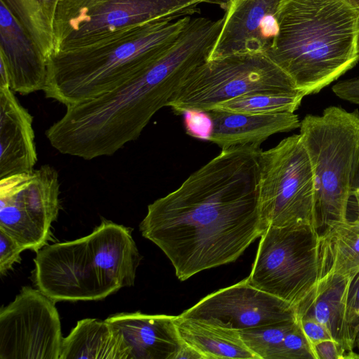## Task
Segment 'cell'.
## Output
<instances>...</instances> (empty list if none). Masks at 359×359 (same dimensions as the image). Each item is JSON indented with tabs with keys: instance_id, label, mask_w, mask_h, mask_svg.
I'll return each mask as SVG.
<instances>
[{
	"instance_id": "18",
	"label": "cell",
	"mask_w": 359,
	"mask_h": 359,
	"mask_svg": "<svg viewBox=\"0 0 359 359\" xmlns=\"http://www.w3.org/2000/svg\"><path fill=\"white\" fill-rule=\"evenodd\" d=\"M353 277L330 276L318 280L311 292L295 307V317L323 325L339 344L345 358H359L353 351L355 336L346 316V299Z\"/></svg>"
},
{
	"instance_id": "31",
	"label": "cell",
	"mask_w": 359,
	"mask_h": 359,
	"mask_svg": "<svg viewBox=\"0 0 359 359\" xmlns=\"http://www.w3.org/2000/svg\"><path fill=\"white\" fill-rule=\"evenodd\" d=\"M316 359H342L345 354L338 343L332 339L323 340L313 345Z\"/></svg>"
},
{
	"instance_id": "27",
	"label": "cell",
	"mask_w": 359,
	"mask_h": 359,
	"mask_svg": "<svg viewBox=\"0 0 359 359\" xmlns=\"http://www.w3.org/2000/svg\"><path fill=\"white\" fill-rule=\"evenodd\" d=\"M347 322L355 337L359 332V272L351 279L346 299Z\"/></svg>"
},
{
	"instance_id": "22",
	"label": "cell",
	"mask_w": 359,
	"mask_h": 359,
	"mask_svg": "<svg viewBox=\"0 0 359 359\" xmlns=\"http://www.w3.org/2000/svg\"><path fill=\"white\" fill-rule=\"evenodd\" d=\"M181 339L204 359H258L246 346L238 331L176 316Z\"/></svg>"
},
{
	"instance_id": "10",
	"label": "cell",
	"mask_w": 359,
	"mask_h": 359,
	"mask_svg": "<svg viewBox=\"0 0 359 359\" xmlns=\"http://www.w3.org/2000/svg\"><path fill=\"white\" fill-rule=\"evenodd\" d=\"M210 0H58L55 53L122 27L151 20L192 15Z\"/></svg>"
},
{
	"instance_id": "23",
	"label": "cell",
	"mask_w": 359,
	"mask_h": 359,
	"mask_svg": "<svg viewBox=\"0 0 359 359\" xmlns=\"http://www.w3.org/2000/svg\"><path fill=\"white\" fill-rule=\"evenodd\" d=\"M36 43L47 62L55 51L54 20L58 0H1Z\"/></svg>"
},
{
	"instance_id": "39",
	"label": "cell",
	"mask_w": 359,
	"mask_h": 359,
	"mask_svg": "<svg viewBox=\"0 0 359 359\" xmlns=\"http://www.w3.org/2000/svg\"><path fill=\"white\" fill-rule=\"evenodd\" d=\"M358 217H359V212H358Z\"/></svg>"
},
{
	"instance_id": "30",
	"label": "cell",
	"mask_w": 359,
	"mask_h": 359,
	"mask_svg": "<svg viewBox=\"0 0 359 359\" xmlns=\"http://www.w3.org/2000/svg\"><path fill=\"white\" fill-rule=\"evenodd\" d=\"M332 90L340 99L359 105V77L339 81Z\"/></svg>"
},
{
	"instance_id": "12",
	"label": "cell",
	"mask_w": 359,
	"mask_h": 359,
	"mask_svg": "<svg viewBox=\"0 0 359 359\" xmlns=\"http://www.w3.org/2000/svg\"><path fill=\"white\" fill-rule=\"evenodd\" d=\"M55 302L22 287L0 310V359H60L63 337Z\"/></svg>"
},
{
	"instance_id": "28",
	"label": "cell",
	"mask_w": 359,
	"mask_h": 359,
	"mask_svg": "<svg viewBox=\"0 0 359 359\" xmlns=\"http://www.w3.org/2000/svg\"><path fill=\"white\" fill-rule=\"evenodd\" d=\"M186 116V128L189 135L207 140L210 130V120L205 112L191 111Z\"/></svg>"
},
{
	"instance_id": "32",
	"label": "cell",
	"mask_w": 359,
	"mask_h": 359,
	"mask_svg": "<svg viewBox=\"0 0 359 359\" xmlns=\"http://www.w3.org/2000/svg\"><path fill=\"white\" fill-rule=\"evenodd\" d=\"M175 359H204V357L200 352L184 341Z\"/></svg>"
},
{
	"instance_id": "29",
	"label": "cell",
	"mask_w": 359,
	"mask_h": 359,
	"mask_svg": "<svg viewBox=\"0 0 359 359\" xmlns=\"http://www.w3.org/2000/svg\"><path fill=\"white\" fill-rule=\"evenodd\" d=\"M297 320L312 346L313 344L323 340H334L327 330L315 320L311 318H299Z\"/></svg>"
},
{
	"instance_id": "8",
	"label": "cell",
	"mask_w": 359,
	"mask_h": 359,
	"mask_svg": "<svg viewBox=\"0 0 359 359\" xmlns=\"http://www.w3.org/2000/svg\"><path fill=\"white\" fill-rule=\"evenodd\" d=\"M259 166V206L266 226L309 225L318 230L316 180L301 135L261 150Z\"/></svg>"
},
{
	"instance_id": "38",
	"label": "cell",
	"mask_w": 359,
	"mask_h": 359,
	"mask_svg": "<svg viewBox=\"0 0 359 359\" xmlns=\"http://www.w3.org/2000/svg\"><path fill=\"white\" fill-rule=\"evenodd\" d=\"M212 2H217V1H224V0H210ZM225 1H229V0H225Z\"/></svg>"
},
{
	"instance_id": "36",
	"label": "cell",
	"mask_w": 359,
	"mask_h": 359,
	"mask_svg": "<svg viewBox=\"0 0 359 359\" xmlns=\"http://www.w3.org/2000/svg\"><path fill=\"white\" fill-rule=\"evenodd\" d=\"M351 1L359 9V0H351Z\"/></svg>"
},
{
	"instance_id": "19",
	"label": "cell",
	"mask_w": 359,
	"mask_h": 359,
	"mask_svg": "<svg viewBox=\"0 0 359 359\" xmlns=\"http://www.w3.org/2000/svg\"><path fill=\"white\" fill-rule=\"evenodd\" d=\"M210 120L207 140L222 149L235 146L259 147L270 136L299 128L298 115L292 112L245 114L219 109L205 111Z\"/></svg>"
},
{
	"instance_id": "20",
	"label": "cell",
	"mask_w": 359,
	"mask_h": 359,
	"mask_svg": "<svg viewBox=\"0 0 359 359\" xmlns=\"http://www.w3.org/2000/svg\"><path fill=\"white\" fill-rule=\"evenodd\" d=\"M319 279L353 277L359 272V217L334 222L318 237Z\"/></svg>"
},
{
	"instance_id": "16",
	"label": "cell",
	"mask_w": 359,
	"mask_h": 359,
	"mask_svg": "<svg viewBox=\"0 0 359 359\" xmlns=\"http://www.w3.org/2000/svg\"><path fill=\"white\" fill-rule=\"evenodd\" d=\"M176 316L118 313L105 320L119 334L128 359H175L184 344Z\"/></svg>"
},
{
	"instance_id": "7",
	"label": "cell",
	"mask_w": 359,
	"mask_h": 359,
	"mask_svg": "<svg viewBox=\"0 0 359 359\" xmlns=\"http://www.w3.org/2000/svg\"><path fill=\"white\" fill-rule=\"evenodd\" d=\"M257 93H302L265 53H237L198 65L166 107L176 114L205 112L229 100Z\"/></svg>"
},
{
	"instance_id": "9",
	"label": "cell",
	"mask_w": 359,
	"mask_h": 359,
	"mask_svg": "<svg viewBox=\"0 0 359 359\" xmlns=\"http://www.w3.org/2000/svg\"><path fill=\"white\" fill-rule=\"evenodd\" d=\"M318 237V231L309 225L269 226L248 282L295 307L319 280Z\"/></svg>"
},
{
	"instance_id": "11",
	"label": "cell",
	"mask_w": 359,
	"mask_h": 359,
	"mask_svg": "<svg viewBox=\"0 0 359 359\" xmlns=\"http://www.w3.org/2000/svg\"><path fill=\"white\" fill-rule=\"evenodd\" d=\"M60 193L58 173L49 165L0 179V229L37 252L50 238Z\"/></svg>"
},
{
	"instance_id": "13",
	"label": "cell",
	"mask_w": 359,
	"mask_h": 359,
	"mask_svg": "<svg viewBox=\"0 0 359 359\" xmlns=\"http://www.w3.org/2000/svg\"><path fill=\"white\" fill-rule=\"evenodd\" d=\"M180 316L236 331L296 319L292 305L253 287L247 278L207 295Z\"/></svg>"
},
{
	"instance_id": "3",
	"label": "cell",
	"mask_w": 359,
	"mask_h": 359,
	"mask_svg": "<svg viewBox=\"0 0 359 359\" xmlns=\"http://www.w3.org/2000/svg\"><path fill=\"white\" fill-rule=\"evenodd\" d=\"M191 18L133 23L55 53L48 62L46 97L69 107L117 88L161 57Z\"/></svg>"
},
{
	"instance_id": "2",
	"label": "cell",
	"mask_w": 359,
	"mask_h": 359,
	"mask_svg": "<svg viewBox=\"0 0 359 359\" xmlns=\"http://www.w3.org/2000/svg\"><path fill=\"white\" fill-rule=\"evenodd\" d=\"M205 58L194 38L180 35L155 62L127 82L67 107L63 116L46 130L48 140L60 153L85 160L114 154L139 137Z\"/></svg>"
},
{
	"instance_id": "15",
	"label": "cell",
	"mask_w": 359,
	"mask_h": 359,
	"mask_svg": "<svg viewBox=\"0 0 359 359\" xmlns=\"http://www.w3.org/2000/svg\"><path fill=\"white\" fill-rule=\"evenodd\" d=\"M0 60L8 70L11 88L21 95L43 90L48 62L36 43L0 0Z\"/></svg>"
},
{
	"instance_id": "26",
	"label": "cell",
	"mask_w": 359,
	"mask_h": 359,
	"mask_svg": "<svg viewBox=\"0 0 359 359\" xmlns=\"http://www.w3.org/2000/svg\"><path fill=\"white\" fill-rule=\"evenodd\" d=\"M25 249L10 235L0 229V273L4 276L15 263L20 262Z\"/></svg>"
},
{
	"instance_id": "33",
	"label": "cell",
	"mask_w": 359,
	"mask_h": 359,
	"mask_svg": "<svg viewBox=\"0 0 359 359\" xmlns=\"http://www.w3.org/2000/svg\"><path fill=\"white\" fill-rule=\"evenodd\" d=\"M10 87V79L4 62L0 60V88Z\"/></svg>"
},
{
	"instance_id": "35",
	"label": "cell",
	"mask_w": 359,
	"mask_h": 359,
	"mask_svg": "<svg viewBox=\"0 0 359 359\" xmlns=\"http://www.w3.org/2000/svg\"><path fill=\"white\" fill-rule=\"evenodd\" d=\"M355 347H357L359 351V332H358L356 337H355Z\"/></svg>"
},
{
	"instance_id": "24",
	"label": "cell",
	"mask_w": 359,
	"mask_h": 359,
	"mask_svg": "<svg viewBox=\"0 0 359 359\" xmlns=\"http://www.w3.org/2000/svg\"><path fill=\"white\" fill-rule=\"evenodd\" d=\"M304 96L303 93L246 95L221 103L212 109L245 114L294 113Z\"/></svg>"
},
{
	"instance_id": "5",
	"label": "cell",
	"mask_w": 359,
	"mask_h": 359,
	"mask_svg": "<svg viewBox=\"0 0 359 359\" xmlns=\"http://www.w3.org/2000/svg\"><path fill=\"white\" fill-rule=\"evenodd\" d=\"M141 259L131 230L103 219L84 237L39 250L34 281L55 303L100 300L133 286Z\"/></svg>"
},
{
	"instance_id": "14",
	"label": "cell",
	"mask_w": 359,
	"mask_h": 359,
	"mask_svg": "<svg viewBox=\"0 0 359 359\" xmlns=\"http://www.w3.org/2000/svg\"><path fill=\"white\" fill-rule=\"evenodd\" d=\"M280 1L229 0L208 60L237 53H265L278 31L276 13Z\"/></svg>"
},
{
	"instance_id": "37",
	"label": "cell",
	"mask_w": 359,
	"mask_h": 359,
	"mask_svg": "<svg viewBox=\"0 0 359 359\" xmlns=\"http://www.w3.org/2000/svg\"><path fill=\"white\" fill-rule=\"evenodd\" d=\"M357 51H358V59H359V33H358V39H357Z\"/></svg>"
},
{
	"instance_id": "4",
	"label": "cell",
	"mask_w": 359,
	"mask_h": 359,
	"mask_svg": "<svg viewBox=\"0 0 359 359\" xmlns=\"http://www.w3.org/2000/svg\"><path fill=\"white\" fill-rule=\"evenodd\" d=\"M278 33L265 54L305 96L358 62L359 9L351 0H281Z\"/></svg>"
},
{
	"instance_id": "17",
	"label": "cell",
	"mask_w": 359,
	"mask_h": 359,
	"mask_svg": "<svg viewBox=\"0 0 359 359\" xmlns=\"http://www.w3.org/2000/svg\"><path fill=\"white\" fill-rule=\"evenodd\" d=\"M33 116L10 87L0 88V179L31 172L37 161Z\"/></svg>"
},
{
	"instance_id": "25",
	"label": "cell",
	"mask_w": 359,
	"mask_h": 359,
	"mask_svg": "<svg viewBox=\"0 0 359 359\" xmlns=\"http://www.w3.org/2000/svg\"><path fill=\"white\" fill-rule=\"evenodd\" d=\"M297 324V319H293L238 332L246 346L258 359H281L286 336Z\"/></svg>"
},
{
	"instance_id": "21",
	"label": "cell",
	"mask_w": 359,
	"mask_h": 359,
	"mask_svg": "<svg viewBox=\"0 0 359 359\" xmlns=\"http://www.w3.org/2000/svg\"><path fill=\"white\" fill-rule=\"evenodd\" d=\"M128 359L119 334L105 320L84 318L77 321L63 337L60 359Z\"/></svg>"
},
{
	"instance_id": "6",
	"label": "cell",
	"mask_w": 359,
	"mask_h": 359,
	"mask_svg": "<svg viewBox=\"0 0 359 359\" xmlns=\"http://www.w3.org/2000/svg\"><path fill=\"white\" fill-rule=\"evenodd\" d=\"M299 128L316 180L318 230L347 221L359 164L358 110L330 106L305 116Z\"/></svg>"
},
{
	"instance_id": "1",
	"label": "cell",
	"mask_w": 359,
	"mask_h": 359,
	"mask_svg": "<svg viewBox=\"0 0 359 359\" xmlns=\"http://www.w3.org/2000/svg\"><path fill=\"white\" fill-rule=\"evenodd\" d=\"M261 150L222 149L148 205L140 231L167 256L180 280L235 262L266 230L259 206Z\"/></svg>"
},
{
	"instance_id": "34",
	"label": "cell",
	"mask_w": 359,
	"mask_h": 359,
	"mask_svg": "<svg viewBox=\"0 0 359 359\" xmlns=\"http://www.w3.org/2000/svg\"><path fill=\"white\" fill-rule=\"evenodd\" d=\"M352 197H354V198H355L356 206H357V210H358V212H359V164H358V172L356 174V177H355L353 187Z\"/></svg>"
}]
</instances>
